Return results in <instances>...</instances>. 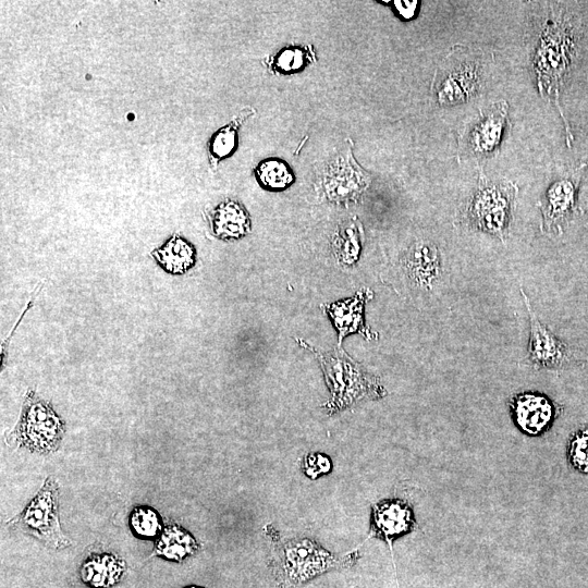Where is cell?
<instances>
[{
  "mask_svg": "<svg viewBox=\"0 0 588 588\" xmlns=\"http://www.w3.org/2000/svg\"><path fill=\"white\" fill-rule=\"evenodd\" d=\"M576 32L573 22L564 14L548 17L540 33L534 59L539 94L553 100L565 123L566 142L573 135L560 106V89L576 54Z\"/></svg>",
  "mask_w": 588,
  "mask_h": 588,
  "instance_id": "cell-1",
  "label": "cell"
},
{
  "mask_svg": "<svg viewBox=\"0 0 588 588\" xmlns=\"http://www.w3.org/2000/svg\"><path fill=\"white\" fill-rule=\"evenodd\" d=\"M269 565L277 588H298L314 577L339 568L352 566L358 554L338 556L308 538L280 540L272 531Z\"/></svg>",
  "mask_w": 588,
  "mask_h": 588,
  "instance_id": "cell-2",
  "label": "cell"
},
{
  "mask_svg": "<svg viewBox=\"0 0 588 588\" xmlns=\"http://www.w3.org/2000/svg\"><path fill=\"white\" fill-rule=\"evenodd\" d=\"M298 342L304 347L313 351L320 363L327 385L331 392V399L323 404L329 415L345 409L363 400L381 399L387 394L379 378L366 372L343 351L335 350L331 353H322L304 341L299 340Z\"/></svg>",
  "mask_w": 588,
  "mask_h": 588,
  "instance_id": "cell-3",
  "label": "cell"
},
{
  "mask_svg": "<svg viewBox=\"0 0 588 588\" xmlns=\"http://www.w3.org/2000/svg\"><path fill=\"white\" fill-rule=\"evenodd\" d=\"M517 193L515 183L504 180L492 182L480 173L478 186L462 210L460 221L504 242L513 219Z\"/></svg>",
  "mask_w": 588,
  "mask_h": 588,
  "instance_id": "cell-4",
  "label": "cell"
},
{
  "mask_svg": "<svg viewBox=\"0 0 588 588\" xmlns=\"http://www.w3.org/2000/svg\"><path fill=\"white\" fill-rule=\"evenodd\" d=\"M64 432L65 424L52 405L28 390L20 418L5 440L10 445L34 453L50 454L60 448Z\"/></svg>",
  "mask_w": 588,
  "mask_h": 588,
  "instance_id": "cell-5",
  "label": "cell"
},
{
  "mask_svg": "<svg viewBox=\"0 0 588 588\" xmlns=\"http://www.w3.org/2000/svg\"><path fill=\"white\" fill-rule=\"evenodd\" d=\"M9 523L52 549H62L70 544L60 525L59 487L51 476L46 478L34 498Z\"/></svg>",
  "mask_w": 588,
  "mask_h": 588,
  "instance_id": "cell-6",
  "label": "cell"
},
{
  "mask_svg": "<svg viewBox=\"0 0 588 588\" xmlns=\"http://www.w3.org/2000/svg\"><path fill=\"white\" fill-rule=\"evenodd\" d=\"M587 169L588 161H585L567 170L549 186L538 201L542 215L540 230L543 233L561 235L576 215L584 212L578 206V192Z\"/></svg>",
  "mask_w": 588,
  "mask_h": 588,
  "instance_id": "cell-7",
  "label": "cell"
},
{
  "mask_svg": "<svg viewBox=\"0 0 588 588\" xmlns=\"http://www.w3.org/2000/svg\"><path fill=\"white\" fill-rule=\"evenodd\" d=\"M453 49L448 56L449 68L437 79L436 94L442 106L467 101L480 87L481 64L478 58H469L463 48Z\"/></svg>",
  "mask_w": 588,
  "mask_h": 588,
  "instance_id": "cell-8",
  "label": "cell"
},
{
  "mask_svg": "<svg viewBox=\"0 0 588 588\" xmlns=\"http://www.w3.org/2000/svg\"><path fill=\"white\" fill-rule=\"evenodd\" d=\"M507 114L509 105L503 100L480 110L478 120L460 137V152L479 160L495 156L506 128Z\"/></svg>",
  "mask_w": 588,
  "mask_h": 588,
  "instance_id": "cell-9",
  "label": "cell"
},
{
  "mask_svg": "<svg viewBox=\"0 0 588 588\" xmlns=\"http://www.w3.org/2000/svg\"><path fill=\"white\" fill-rule=\"evenodd\" d=\"M509 408L515 427L528 437L544 434L563 411L548 395L534 391L511 396Z\"/></svg>",
  "mask_w": 588,
  "mask_h": 588,
  "instance_id": "cell-10",
  "label": "cell"
},
{
  "mask_svg": "<svg viewBox=\"0 0 588 588\" xmlns=\"http://www.w3.org/2000/svg\"><path fill=\"white\" fill-rule=\"evenodd\" d=\"M369 183L370 176L357 164L351 149L327 164L320 180L321 189L330 201L345 204L359 198Z\"/></svg>",
  "mask_w": 588,
  "mask_h": 588,
  "instance_id": "cell-11",
  "label": "cell"
},
{
  "mask_svg": "<svg viewBox=\"0 0 588 588\" xmlns=\"http://www.w3.org/2000/svg\"><path fill=\"white\" fill-rule=\"evenodd\" d=\"M520 294L525 301L530 321L529 363L537 369H560L569 365L574 357L567 344L539 321L522 287Z\"/></svg>",
  "mask_w": 588,
  "mask_h": 588,
  "instance_id": "cell-12",
  "label": "cell"
},
{
  "mask_svg": "<svg viewBox=\"0 0 588 588\" xmlns=\"http://www.w3.org/2000/svg\"><path fill=\"white\" fill-rule=\"evenodd\" d=\"M416 527L412 506L403 499L390 498L372 506L370 536L380 538L392 547L393 540Z\"/></svg>",
  "mask_w": 588,
  "mask_h": 588,
  "instance_id": "cell-13",
  "label": "cell"
},
{
  "mask_svg": "<svg viewBox=\"0 0 588 588\" xmlns=\"http://www.w3.org/2000/svg\"><path fill=\"white\" fill-rule=\"evenodd\" d=\"M372 297V292L363 289L352 298L326 305L334 327L339 331V342L348 333L357 332L371 339L372 333L364 323V306Z\"/></svg>",
  "mask_w": 588,
  "mask_h": 588,
  "instance_id": "cell-14",
  "label": "cell"
},
{
  "mask_svg": "<svg viewBox=\"0 0 588 588\" xmlns=\"http://www.w3.org/2000/svg\"><path fill=\"white\" fill-rule=\"evenodd\" d=\"M126 572L123 559L111 552L89 554L81 564V580L89 588H111Z\"/></svg>",
  "mask_w": 588,
  "mask_h": 588,
  "instance_id": "cell-15",
  "label": "cell"
},
{
  "mask_svg": "<svg viewBox=\"0 0 588 588\" xmlns=\"http://www.w3.org/2000/svg\"><path fill=\"white\" fill-rule=\"evenodd\" d=\"M403 266L414 283L430 289L441 270L439 250L430 242H416L405 252Z\"/></svg>",
  "mask_w": 588,
  "mask_h": 588,
  "instance_id": "cell-16",
  "label": "cell"
},
{
  "mask_svg": "<svg viewBox=\"0 0 588 588\" xmlns=\"http://www.w3.org/2000/svg\"><path fill=\"white\" fill-rule=\"evenodd\" d=\"M212 234L221 240H237L250 231V217L245 207L233 199L220 203L209 216Z\"/></svg>",
  "mask_w": 588,
  "mask_h": 588,
  "instance_id": "cell-17",
  "label": "cell"
},
{
  "mask_svg": "<svg viewBox=\"0 0 588 588\" xmlns=\"http://www.w3.org/2000/svg\"><path fill=\"white\" fill-rule=\"evenodd\" d=\"M198 550L197 540L173 522L162 529L155 546V554L172 562H182Z\"/></svg>",
  "mask_w": 588,
  "mask_h": 588,
  "instance_id": "cell-18",
  "label": "cell"
},
{
  "mask_svg": "<svg viewBox=\"0 0 588 588\" xmlns=\"http://www.w3.org/2000/svg\"><path fill=\"white\" fill-rule=\"evenodd\" d=\"M151 255L163 270L172 274L185 273L196 262L194 246L177 234H173L162 246L156 248Z\"/></svg>",
  "mask_w": 588,
  "mask_h": 588,
  "instance_id": "cell-19",
  "label": "cell"
},
{
  "mask_svg": "<svg viewBox=\"0 0 588 588\" xmlns=\"http://www.w3.org/2000/svg\"><path fill=\"white\" fill-rule=\"evenodd\" d=\"M362 242V224L356 218H352L338 226L332 240L333 252L340 261L352 265L358 259Z\"/></svg>",
  "mask_w": 588,
  "mask_h": 588,
  "instance_id": "cell-20",
  "label": "cell"
},
{
  "mask_svg": "<svg viewBox=\"0 0 588 588\" xmlns=\"http://www.w3.org/2000/svg\"><path fill=\"white\" fill-rule=\"evenodd\" d=\"M253 111L244 110L226 125L212 134L208 143L209 159L213 167L221 160L233 155L237 147L238 128Z\"/></svg>",
  "mask_w": 588,
  "mask_h": 588,
  "instance_id": "cell-21",
  "label": "cell"
},
{
  "mask_svg": "<svg viewBox=\"0 0 588 588\" xmlns=\"http://www.w3.org/2000/svg\"><path fill=\"white\" fill-rule=\"evenodd\" d=\"M254 173L264 188L273 192L283 191L295 181L292 169L280 158H267L260 161Z\"/></svg>",
  "mask_w": 588,
  "mask_h": 588,
  "instance_id": "cell-22",
  "label": "cell"
},
{
  "mask_svg": "<svg viewBox=\"0 0 588 588\" xmlns=\"http://www.w3.org/2000/svg\"><path fill=\"white\" fill-rule=\"evenodd\" d=\"M309 46H287L280 49L270 60L271 70L278 74H290L304 70L314 60Z\"/></svg>",
  "mask_w": 588,
  "mask_h": 588,
  "instance_id": "cell-23",
  "label": "cell"
},
{
  "mask_svg": "<svg viewBox=\"0 0 588 588\" xmlns=\"http://www.w3.org/2000/svg\"><path fill=\"white\" fill-rule=\"evenodd\" d=\"M132 532L143 539H152L162 531V518L158 511L148 505H138L130 514Z\"/></svg>",
  "mask_w": 588,
  "mask_h": 588,
  "instance_id": "cell-24",
  "label": "cell"
},
{
  "mask_svg": "<svg viewBox=\"0 0 588 588\" xmlns=\"http://www.w3.org/2000/svg\"><path fill=\"white\" fill-rule=\"evenodd\" d=\"M565 456L571 468L588 476V425L569 436Z\"/></svg>",
  "mask_w": 588,
  "mask_h": 588,
  "instance_id": "cell-25",
  "label": "cell"
},
{
  "mask_svg": "<svg viewBox=\"0 0 588 588\" xmlns=\"http://www.w3.org/2000/svg\"><path fill=\"white\" fill-rule=\"evenodd\" d=\"M331 469L332 462L330 457L323 453H308L303 458L302 470L310 479H317L318 477L330 473Z\"/></svg>",
  "mask_w": 588,
  "mask_h": 588,
  "instance_id": "cell-26",
  "label": "cell"
},
{
  "mask_svg": "<svg viewBox=\"0 0 588 588\" xmlns=\"http://www.w3.org/2000/svg\"><path fill=\"white\" fill-rule=\"evenodd\" d=\"M36 296V293L33 295V297L29 299V303L27 304V306L25 307V309L23 310L22 315L19 317L17 321L15 322L14 327L12 328V330L10 331V333L8 334V336L4 339V341L2 342L1 344V350H0V364H1V370L3 368V366L5 365V362H7V356H8V347L10 345V341L12 339V335L14 334V332L16 331V328L19 327L20 322L22 321L23 317L25 316V314L27 313V310L32 307L33 303H34V298Z\"/></svg>",
  "mask_w": 588,
  "mask_h": 588,
  "instance_id": "cell-27",
  "label": "cell"
},
{
  "mask_svg": "<svg viewBox=\"0 0 588 588\" xmlns=\"http://www.w3.org/2000/svg\"><path fill=\"white\" fill-rule=\"evenodd\" d=\"M393 3L397 13L406 20L412 19L418 8L417 1H394Z\"/></svg>",
  "mask_w": 588,
  "mask_h": 588,
  "instance_id": "cell-28",
  "label": "cell"
},
{
  "mask_svg": "<svg viewBox=\"0 0 588 588\" xmlns=\"http://www.w3.org/2000/svg\"><path fill=\"white\" fill-rule=\"evenodd\" d=\"M184 588H206V587H201V586H196V585H192V586H187V587H184Z\"/></svg>",
  "mask_w": 588,
  "mask_h": 588,
  "instance_id": "cell-29",
  "label": "cell"
}]
</instances>
